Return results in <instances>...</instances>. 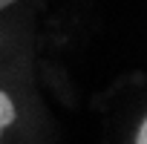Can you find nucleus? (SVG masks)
Here are the masks:
<instances>
[{
  "label": "nucleus",
  "mask_w": 147,
  "mask_h": 144,
  "mask_svg": "<svg viewBox=\"0 0 147 144\" xmlns=\"http://www.w3.org/2000/svg\"><path fill=\"white\" fill-rule=\"evenodd\" d=\"M9 3H15V0H0V9H6Z\"/></svg>",
  "instance_id": "obj_3"
},
{
  "label": "nucleus",
  "mask_w": 147,
  "mask_h": 144,
  "mask_svg": "<svg viewBox=\"0 0 147 144\" xmlns=\"http://www.w3.org/2000/svg\"><path fill=\"white\" fill-rule=\"evenodd\" d=\"M147 141V124H141L138 127V135H136V144H144Z\"/></svg>",
  "instance_id": "obj_2"
},
{
  "label": "nucleus",
  "mask_w": 147,
  "mask_h": 144,
  "mask_svg": "<svg viewBox=\"0 0 147 144\" xmlns=\"http://www.w3.org/2000/svg\"><path fill=\"white\" fill-rule=\"evenodd\" d=\"M15 104H12V98L6 95V92H0V133H3L12 121H15Z\"/></svg>",
  "instance_id": "obj_1"
}]
</instances>
